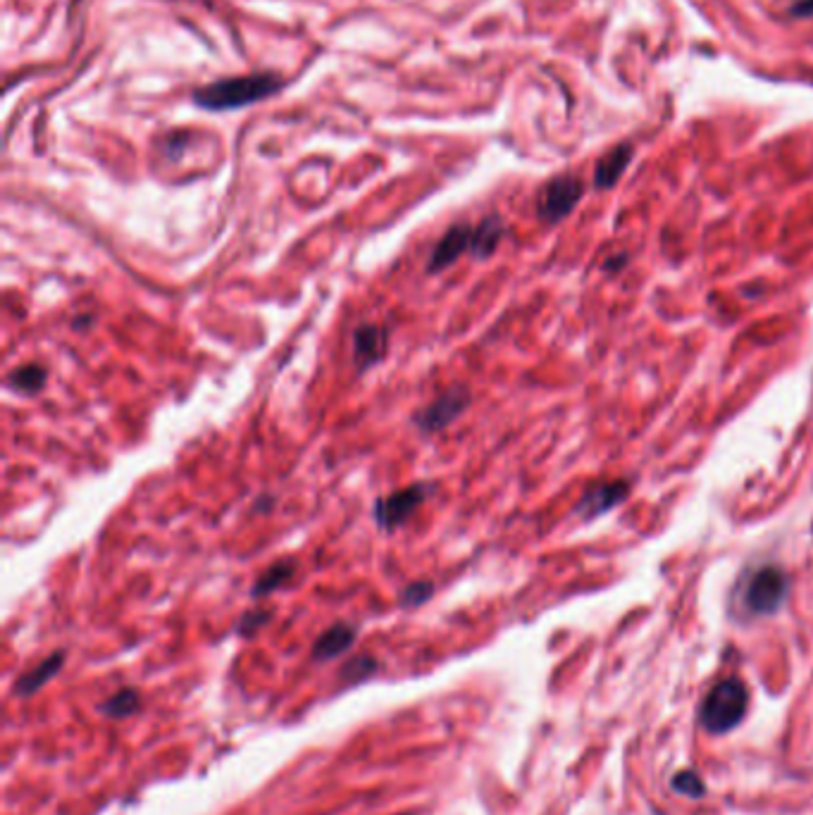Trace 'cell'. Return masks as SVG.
Returning <instances> with one entry per match:
<instances>
[{
    "label": "cell",
    "mask_w": 813,
    "mask_h": 815,
    "mask_svg": "<svg viewBox=\"0 0 813 815\" xmlns=\"http://www.w3.org/2000/svg\"><path fill=\"white\" fill-rule=\"evenodd\" d=\"M270 618L272 613L268 611V608H253V611H246L237 623V634H241V637H253L260 627H266L270 623Z\"/></svg>",
    "instance_id": "cell-20"
},
{
    "label": "cell",
    "mask_w": 813,
    "mask_h": 815,
    "mask_svg": "<svg viewBox=\"0 0 813 815\" xmlns=\"http://www.w3.org/2000/svg\"><path fill=\"white\" fill-rule=\"evenodd\" d=\"M377 670L380 663L372 656H355L349 663H343V668L339 670V680L349 687L363 684L372 675H377Z\"/></svg>",
    "instance_id": "cell-17"
},
{
    "label": "cell",
    "mask_w": 813,
    "mask_h": 815,
    "mask_svg": "<svg viewBox=\"0 0 813 815\" xmlns=\"http://www.w3.org/2000/svg\"><path fill=\"white\" fill-rule=\"evenodd\" d=\"M467 404H471V394H467L463 386H453V389L437 396L430 406L418 410L416 416H413V425H416L422 434H434L449 427L459 416H463Z\"/></svg>",
    "instance_id": "cell-5"
},
{
    "label": "cell",
    "mask_w": 813,
    "mask_h": 815,
    "mask_svg": "<svg viewBox=\"0 0 813 815\" xmlns=\"http://www.w3.org/2000/svg\"><path fill=\"white\" fill-rule=\"evenodd\" d=\"M389 349V331L380 325H363L353 335V361L358 370L380 363Z\"/></svg>",
    "instance_id": "cell-8"
},
{
    "label": "cell",
    "mask_w": 813,
    "mask_h": 815,
    "mask_svg": "<svg viewBox=\"0 0 813 815\" xmlns=\"http://www.w3.org/2000/svg\"><path fill=\"white\" fill-rule=\"evenodd\" d=\"M432 491L434 489L430 485H413V487L398 489L389 496H384V499H377L375 510H372L377 528L387 530V532L402 528V524H406V520L416 516V510L425 503V499Z\"/></svg>",
    "instance_id": "cell-3"
},
{
    "label": "cell",
    "mask_w": 813,
    "mask_h": 815,
    "mask_svg": "<svg viewBox=\"0 0 813 815\" xmlns=\"http://www.w3.org/2000/svg\"><path fill=\"white\" fill-rule=\"evenodd\" d=\"M673 790L682 794V796H690V799H701L707 794V786H704V780H701L697 772L692 770H682L678 772V776L673 778Z\"/></svg>",
    "instance_id": "cell-19"
},
{
    "label": "cell",
    "mask_w": 813,
    "mask_h": 815,
    "mask_svg": "<svg viewBox=\"0 0 813 815\" xmlns=\"http://www.w3.org/2000/svg\"><path fill=\"white\" fill-rule=\"evenodd\" d=\"M65 660H67V652H53L50 656L41 660L38 666H34L32 670H26L24 675L18 677L15 684H12V694H15L18 699H32L53 680L55 675L63 670Z\"/></svg>",
    "instance_id": "cell-9"
},
{
    "label": "cell",
    "mask_w": 813,
    "mask_h": 815,
    "mask_svg": "<svg viewBox=\"0 0 813 815\" xmlns=\"http://www.w3.org/2000/svg\"><path fill=\"white\" fill-rule=\"evenodd\" d=\"M296 573V563L294 561H280L274 563L272 568H268L263 575H260L256 579V585L251 589V597L253 599H263V597H270L272 591H278L280 587H284L289 579L294 577Z\"/></svg>",
    "instance_id": "cell-16"
},
{
    "label": "cell",
    "mask_w": 813,
    "mask_h": 815,
    "mask_svg": "<svg viewBox=\"0 0 813 815\" xmlns=\"http://www.w3.org/2000/svg\"><path fill=\"white\" fill-rule=\"evenodd\" d=\"M46 382H48V370L38 363L20 365L18 370H12V375L8 377L10 389L24 394V396L38 394L46 386Z\"/></svg>",
    "instance_id": "cell-15"
},
{
    "label": "cell",
    "mask_w": 813,
    "mask_h": 815,
    "mask_svg": "<svg viewBox=\"0 0 813 815\" xmlns=\"http://www.w3.org/2000/svg\"><path fill=\"white\" fill-rule=\"evenodd\" d=\"M95 711L108 717V721H127V717L142 711V694L132 687H122L115 694L103 699Z\"/></svg>",
    "instance_id": "cell-12"
},
{
    "label": "cell",
    "mask_w": 813,
    "mask_h": 815,
    "mask_svg": "<svg viewBox=\"0 0 813 815\" xmlns=\"http://www.w3.org/2000/svg\"><path fill=\"white\" fill-rule=\"evenodd\" d=\"M473 244V227L471 225H453L444 231V237L437 241L430 253V262H427V272H442L449 265H453L465 251H471Z\"/></svg>",
    "instance_id": "cell-7"
},
{
    "label": "cell",
    "mask_w": 813,
    "mask_h": 815,
    "mask_svg": "<svg viewBox=\"0 0 813 815\" xmlns=\"http://www.w3.org/2000/svg\"><path fill=\"white\" fill-rule=\"evenodd\" d=\"M358 639V630L349 623H337L329 630H325L313 644V660L315 663H327L343 656Z\"/></svg>",
    "instance_id": "cell-10"
},
{
    "label": "cell",
    "mask_w": 813,
    "mask_h": 815,
    "mask_svg": "<svg viewBox=\"0 0 813 815\" xmlns=\"http://www.w3.org/2000/svg\"><path fill=\"white\" fill-rule=\"evenodd\" d=\"M396 815H416V813H396Z\"/></svg>",
    "instance_id": "cell-22"
},
{
    "label": "cell",
    "mask_w": 813,
    "mask_h": 815,
    "mask_svg": "<svg viewBox=\"0 0 813 815\" xmlns=\"http://www.w3.org/2000/svg\"><path fill=\"white\" fill-rule=\"evenodd\" d=\"M749 709V692L739 680H723L715 684L704 706H701V723L713 735H725L735 729Z\"/></svg>",
    "instance_id": "cell-2"
},
{
    "label": "cell",
    "mask_w": 813,
    "mask_h": 815,
    "mask_svg": "<svg viewBox=\"0 0 813 815\" xmlns=\"http://www.w3.org/2000/svg\"><path fill=\"white\" fill-rule=\"evenodd\" d=\"M583 199V184L575 177H556L540 193V217L546 223H558L566 217L577 201Z\"/></svg>",
    "instance_id": "cell-6"
},
{
    "label": "cell",
    "mask_w": 813,
    "mask_h": 815,
    "mask_svg": "<svg viewBox=\"0 0 813 815\" xmlns=\"http://www.w3.org/2000/svg\"><path fill=\"white\" fill-rule=\"evenodd\" d=\"M630 160H632V146L630 144L616 146L613 150H609V154H606L597 165L595 184L599 189H611L620 179V174L625 172Z\"/></svg>",
    "instance_id": "cell-13"
},
{
    "label": "cell",
    "mask_w": 813,
    "mask_h": 815,
    "mask_svg": "<svg viewBox=\"0 0 813 815\" xmlns=\"http://www.w3.org/2000/svg\"><path fill=\"white\" fill-rule=\"evenodd\" d=\"M284 87V81L272 72L219 79L208 87H201L194 91V103L205 110H234L244 105H253L258 101L268 99V95L278 93Z\"/></svg>",
    "instance_id": "cell-1"
},
{
    "label": "cell",
    "mask_w": 813,
    "mask_h": 815,
    "mask_svg": "<svg viewBox=\"0 0 813 815\" xmlns=\"http://www.w3.org/2000/svg\"><path fill=\"white\" fill-rule=\"evenodd\" d=\"M628 496V485L625 482H611V485H599L595 489H589V494L580 501V513L585 518H597L606 510H611L618 506Z\"/></svg>",
    "instance_id": "cell-11"
},
{
    "label": "cell",
    "mask_w": 813,
    "mask_h": 815,
    "mask_svg": "<svg viewBox=\"0 0 813 815\" xmlns=\"http://www.w3.org/2000/svg\"><path fill=\"white\" fill-rule=\"evenodd\" d=\"M790 15L794 18H813V0H797L790 8Z\"/></svg>",
    "instance_id": "cell-21"
},
{
    "label": "cell",
    "mask_w": 813,
    "mask_h": 815,
    "mask_svg": "<svg viewBox=\"0 0 813 815\" xmlns=\"http://www.w3.org/2000/svg\"><path fill=\"white\" fill-rule=\"evenodd\" d=\"M501 237H504L501 219L496 215L485 217L477 227H473L471 253L477 256V258H489L496 251V246L501 244Z\"/></svg>",
    "instance_id": "cell-14"
},
{
    "label": "cell",
    "mask_w": 813,
    "mask_h": 815,
    "mask_svg": "<svg viewBox=\"0 0 813 815\" xmlns=\"http://www.w3.org/2000/svg\"><path fill=\"white\" fill-rule=\"evenodd\" d=\"M434 597V585L427 582V579H418V582H410L404 587V591L398 593V605L402 608H420Z\"/></svg>",
    "instance_id": "cell-18"
},
{
    "label": "cell",
    "mask_w": 813,
    "mask_h": 815,
    "mask_svg": "<svg viewBox=\"0 0 813 815\" xmlns=\"http://www.w3.org/2000/svg\"><path fill=\"white\" fill-rule=\"evenodd\" d=\"M788 589H790L788 575L782 570L761 568L749 579L744 601H747V608L754 615H770L782 605L784 597H788Z\"/></svg>",
    "instance_id": "cell-4"
}]
</instances>
